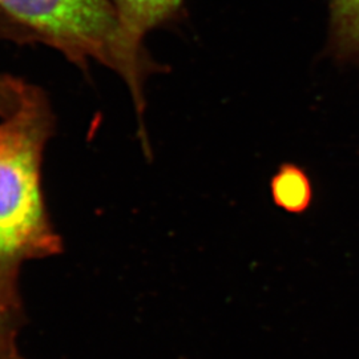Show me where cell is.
<instances>
[{"label": "cell", "mask_w": 359, "mask_h": 359, "mask_svg": "<svg viewBox=\"0 0 359 359\" xmlns=\"http://www.w3.org/2000/svg\"><path fill=\"white\" fill-rule=\"evenodd\" d=\"M6 314H7V311H4L3 309L0 308V359H10L15 355V353L11 350V345L8 342Z\"/></svg>", "instance_id": "7"}, {"label": "cell", "mask_w": 359, "mask_h": 359, "mask_svg": "<svg viewBox=\"0 0 359 359\" xmlns=\"http://www.w3.org/2000/svg\"><path fill=\"white\" fill-rule=\"evenodd\" d=\"M0 16L16 41L43 43L74 65L114 69L128 86L140 127L147 79L163 67L126 36L109 0H0Z\"/></svg>", "instance_id": "2"}, {"label": "cell", "mask_w": 359, "mask_h": 359, "mask_svg": "<svg viewBox=\"0 0 359 359\" xmlns=\"http://www.w3.org/2000/svg\"><path fill=\"white\" fill-rule=\"evenodd\" d=\"M274 204L289 213H304L311 204L313 188L305 170L294 164H283L270 182Z\"/></svg>", "instance_id": "4"}, {"label": "cell", "mask_w": 359, "mask_h": 359, "mask_svg": "<svg viewBox=\"0 0 359 359\" xmlns=\"http://www.w3.org/2000/svg\"><path fill=\"white\" fill-rule=\"evenodd\" d=\"M334 50L359 59V0H330Z\"/></svg>", "instance_id": "5"}, {"label": "cell", "mask_w": 359, "mask_h": 359, "mask_svg": "<svg viewBox=\"0 0 359 359\" xmlns=\"http://www.w3.org/2000/svg\"><path fill=\"white\" fill-rule=\"evenodd\" d=\"M55 127L47 95L29 84L0 123V308H16V281L27 259L62 252L40 188L41 156Z\"/></svg>", "instance_id": "1"}, {"label": "cell", "mask_w": 359, "mask_h": 359, "mask_svg": "<svg viewBox=\"0 0 359 359\" xmlns=\"http://www.w3.org/2000/svg\"><path fill=\"white\" fill-rule=\"evenodd\" d=\"M185 0H109L129 41L144 47L145 35L154 28L176 20Z\"/></svg>", "instance_id": "3"}, {"label": "cell", "mask_w": 359, "mask_h": 359, "mask_svg": "<svg viewBox=\"0 0 359 359\" xmlns=\"http://www.w3.org/2000/svg\"><path fill=\"white\" fill-rule=\"evenodd\" d=\"M28 83L19 77L0 74V117H7L19 107Z\"/></svg>", "instance_id": "6"}, {"label": "cell", "mask_w": 359, "mask_h": 359, "mask_svg": "<svg viewBox=\"0 0 359 359\" xmlns=\"http://www.w3.org/2000/svg\"><path fill=\"white\" fill-rule=\"evenodd\" d=\"M10 359H19L18 358V357H16V355H13V357H11V358Z\"/></svg>", "instance_id": "8"}]
</instances>
